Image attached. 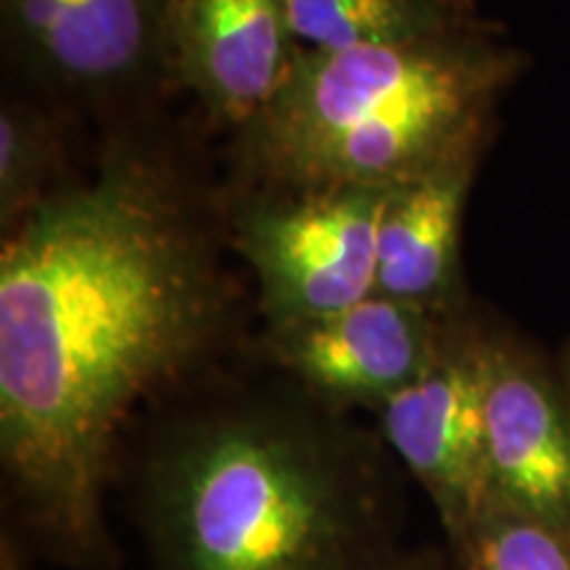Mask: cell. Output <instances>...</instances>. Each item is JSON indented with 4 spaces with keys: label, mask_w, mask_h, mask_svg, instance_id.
I'll use <instances>...</instances> for the list:
<instances>
[{
    "label": "cell",
    "mask_w": 570,
    "mask_h": 570,
    "mask_svg": "<svg viewBox=\"0 0 570 570\" xmlns=\"http://www.w3.org/2000/svg\"><path fill=\"white\" fill-rule=\"evenodd\" d=\"M525 56L487 24L360 51H302L285 88L240 130L277 190H394L483 151Z\"/></svg>",
    "instance_id": "3"
},
{
    "label": "cell",
    "mask_w": 570,
    "mask_h": 570,
    "mask_svg": "<svg viewBox=\"0 0 570 570\" xmlns=\"http://www.w3.org/2000/svg\"><path fill=\"white\" fill-rule=\"evenodd\" d=\"M489 499L570 539V391L508 331L487 327Z\"/></svg>",
    "instance_id": "7"
},
{
    "label": "cell",
    "mask_w": 570,
    "mask_h": 570,
    "mask_svg": "<svg viewBox=\"0 0 570 570\" xmlns=\"http://www.w3.org/2000/svg\"><path fill=\"white\" fill-rule=\"evenodd\" d=\"M483 341L487 327L468 309L452 315L431 367L377 410L383 439L431 499L458 552L489 502Z\"/></svg>",
    "instance_id": "5"
},
{
    "label": "cell",
    "mask_w": 570,
    "mask_h": 570,
    "mask_svg": "<svg viewBox=\"0 0 570 570\" xmlns=\"http://www.w3.org/2000/svg\"><path fill=\"white\" fill-rule=\"evenodd\" d=\"M481 156H458L391 190L377 227V294L436 315L465 309L462 219Z\"/></svg>",
    "instance_id": "10"
},
{
    "label": "cell",
    "mask_w": 570,
    "mask_h": 570,
    "mask_svg": "<svg viewBox=\"0 0 570 570\" xmlns=\"http://www.w3.org/2000/svg\"><path fill=\"white\" fill-rule=\"evenodd\" d=\"M465 570H570V539L489 499L460 547Z\"/></svg>",
    "instance_id": "13"
},
{
    "label": "cell",
    "mask_w": 570,
    "mask_h": 570,
    "mask_svg": "<svg viewBox=\"0 0 570 570\" xmlns=\"http://www.w3.org/2000/svg\"><path fill=\"white\" fill-rule=\"evenodd\" d=\"M294 389L219 391L154 428L132 468L148 570H375L399 552L386 462Z\"/></svg>",
    "instance_id": "2"
},
{
    "label": "cell",
    "mask_w": 570,
    "mask_h": 570,
    "mask_svg": "<svg viewBox=\"0 0 570 570\" xmlns=\"http://www.w3.org/2000/svg\"><path fill=\"white\" fill-rule=\"evenodd\" d=\"M304 51H360L436 38L475 24V0H285Z\"/></svg>",
    "instance_id": "11"
},
{
    "label": "cell",
    "mask_w": 570,
    "mask_h": 570,
    "mask_svg": "<svg viewBox=\"0 0 570 570\" xmlns=\"http://www.w3.org/2000/svg\"><path fill=\"white\" fill-rule=\"evenodd\" d=\"M3 38L69 92H117L167 67L169 0H0Z\"/></svg>",
    "instance_id": "8"
},
{
    "label": "cell",
    "mask_w": 570,
    "mask_h": 570,
    "mask_svg": "<svg viewBox=\"0 0 570 570\" xmlns=\"http://www.w3.org/2000/svg\"><path fill=\"white\" fill-rule=\"evenodd\" d=\"M449 317L375 294L333 315L267 325L262 360L327 407L377 412L431 367Z\"/></svg>",
    "instance_id": "6"
},
{
    "label": "cell",
    "mask_w": 570,
    "mask_h": 570,
    "mask_svg": "<svg viewBox=\"0 0 570 570\" xmlns=\"http://www.w3.org/2000/svg\"><path fill=\"white\" fill-rule=\"evenodd\" d=\"M302 51L285 0H169V71L238 130L275 101Z\"/></svg>",
    "instance_id": "9"
},
{
    "label": "cell",
    "mask_w": 570,
    "mask_h": 570,
    "mask_svg": "<svg viewBox=\"0 0 570 570\" xmlns=\"http://www.w3.org/2000/svg\"><path fill=\"white\" fill-rule=\"evenodd\" d=\"M375 570H444L436 552H394Z\"/></svg>",
    "instance_id": "14"
},
{
    "label": "cell",
    "mask_w": 570,
    "mask_h": 570,
    "mask_svg": "<svg viewBox=\"0 0 570 570\" xmlns=\"http://www.w3.org/2000/svg\"><path fill=\"white\" fill-rule=\"evenodd\" d=\"M391 190H281L235 217V246L259 281L267 325L298 323L375 296L377 227Z\"/></svg>",
    "instance_id": "4"
},
{
    "label": "cell",
    "mask_w": 570,
    "mask_h": 570,
    "mask_svg": "<svg viewBox=\"0 0 570 570\" xmlns=\"http://www.w3.org/2000/svg\"><path fill=\"white\" fill-rule=\"evenodd\" d=\"M230 320L202 209L119 146L0 252V462L13 537L69 570L119 566L106 494L142 404L198 373Z\"/></svg>",
    "instance_id": "1"
},
{
    "label": "cell",
    "mask_w": 570,
    "mask_h": 570,
    "mask_svg": "<svg viewBox=\"0 0 570 570\" xmlns=\"http://www.w3.org/2000/svg\"><path fill=\"white\" fill-rule=\"evenodd\" d=\"M560 373H562V377H566V386L570 391V346H568V352H566V356H562V362H560Z\"/></svg>",
    "instance_id": "15"
},
{
    "label": "cell",
    "mask_w": 570,
    "mask_h": 570,
    "mask_svg": "<svg viewBox=\"0 0 570 570\" xmlns=\"http://www.w3.org/2000/svg\"><path fill=\"white\" fill-rule=\"evenodd\" d=\"M53 127L32 106L6 101L0 109V225H13L38 206L51 190L56 167Z\"/></svg>",
    "instance_id": "12"
}]
</instances>
